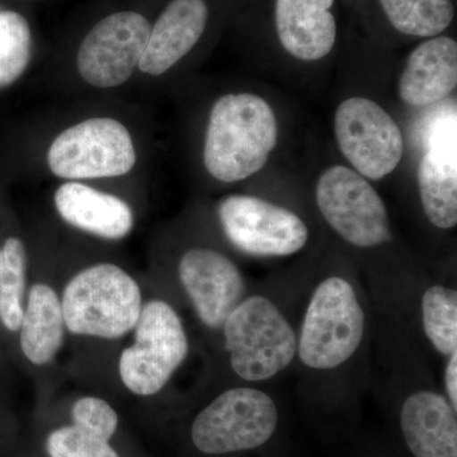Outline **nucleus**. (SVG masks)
Instances as JSON below:
<instances>
[{"instance_id": "nucleus-1", "label": "nucleus", "mask_w": 457, "mask_h": 457, "mask_svg": "<svg viewBox=\"0 0 457 457\" xmlns=\"http://www.w3.org/2000/svg\"><path fill=\"white\" fill-rule=\"evenodd\" d=\"M371 308L362 286L328 273L311 286L297 324L296 365L311 385L332 386L365 359Z\"/></svg>"}, {"instance_id": "nucleus-2", "label": "nucleus", "mask_w": 457, "mask_h": 457, "mask_svg": "<svg viewBox=\"0 0 457 457\" xmlns=\"http://www.w3.org/2000/svg\"><path fill=\"white\" fill-rule=\"evenodd\" d=\"M220 330L230 368L245 384L262 386L296 363L297 326L272 295L246 294Z\"/></svg>"}, {"instance_id": "nucleus-3", "label": "nucleus", "mask_w": 457, "mask_h": 457, "mask_svg": "<svg viewBox=\"0 0 457 457\" xmlns=\"http://www.w3.org/2000/svg\"><path fill=\"white\" fill-rule=\"evenodd\" d=\"M278 141L275 112L252 93L222 96L213 104L204 161L213 179L239 182L258 173Z\"/></svg>"}, {"instance_id": "nucleus-4", "label": "nucleus", "mask_w": 457, "mask_h": 457, "mask_svg": "<svg viewBox=\"0 0 457 457\" xmlns=\"http://www.w3.org/2000/svg\"><path fill=\"white\" fill-rule=\"evenodd\" d=\"M62 308L69 332L117 339L137 326L143 295L128 272L114 264L101 263L83 270L69 281Z\"/></svg>"}, {"instance_id": "nucleus-5", "label": "nucleus", "mask_w": 457, "mask_h": 457, "mask_svg": "<svg viewBox=\"0 0 457 457\" xmlns=\"http://www.w3.org/2000/svg\"><path fill=\"white\" fill-rule=\"evenodd\" d=\"M281 420L272 394L257 385L228 387L213 398L191 426L194 446L204 455L249 453L266 446Z\"/></svg>"}, {"instance_id": "nucleus-6", "label": "nucleus", "mask_w": 457, "mask_h": 457, "mask_svg": "<svg viewBox=\"0 0 457 457\" xmlns=\"http://www.w3.org/2000/svg\"><path fill=\"white\" fill-rule=\"evenodd\" d=\"M134 329L135 342L120 357V378L132 394L155 395L187 360V332L179 312L164 300L143 305Z\"/></svg>"}, {"instance_id": "nucleus-7", "label": "nucleus", "mask_w": 457, "mask_h": 457, "mask_svg": "<svg viewBox=\"0 0 457 457\" xmlns=\"http://www.w3.org/2000/svg\"><path fill=\"white\" fill-rule=\"evenodd\" d=\"M315 196L324 220L348 245L372 251L392 243L383 198L357 171L343 165L329 168L319 179Z\"/></svg>"}, {"instance_id": "nucleus-8", "label": "nucleus", "mask_w": 457, "mask_h": 457, "mask_svg": "<svg viewBox=\"0 0 457 457\" xmlns=\"http://www.w3.org/2000/svg\"><path fill=\"white\" fill-rule=\"evenodd\" d=\"M50 170L66 179L123 176L137 163L130 132L112 119H90L62 131L51 144Z\"/></svg>"}, {"instance_id": "nucleus-9", "label": "nucleus", "mask_w": 457, "mask_h": 457, "mask_svg": "<svg viewBox=\"0 0 457 457\" xmlns=\"http://www.w3.org/2000/svg\"><path fill=\"white\" fill-rule=\"evenodd\" d=\"M219 219L228 242L251 257H290L309 242V228L299 215L261 197L224 198Z\"/></svg>"}, {"instance_id": "nucleus-10", "label": "nucleus", "mask_w": 457, "mask_h": 457, "mask_svg": "<svg viewBox=\"0 0 457 457\" xmlns=\"http://www.w3.org/2000/svg\"><path fill=\"white\" fill-rule=\"evenodd\" d=\"M335 129L343 155L366 179H384L402 161V131L392 116L371 99L353 97L342 102L336 112Z\"/></svg>"}, {"instance_id": "nucleus-11", "label": "nucleus", "mask_w": 457, "mask_h": 457, "mask_svg": "<svg viewBox=\"0 0 457 457\" xmlns=\"http://www.w3.org/2000/svg\"><path fill=\"white\" fill-rule=\"evenodd\" d=\"M402 375L398 386V423L413 457H457V411L427 370Z\"/></svg>"}, {"instance_id": "nucleus-12", "label": "nucleus", "mask_w": 457, "mask_h": 457, "mask_svg": "<svg viewBox=\"0 0 457 457\" xmlns=\"http://www.w3.org/2000/svg\"><path fill=\"white\" fill-rule=\"evenodd\" d=\"M149 20L135 11L110 14L93 27L78 51V71L87 83L112 88L125 83L149 40Z\"/></svg>"}, {"instance_id": "nucleus-13", "label": "nucleus", "mask_w": 457, "mask_h": 457, "mask_svg": "<svg viewBox=\"0 0 457 457\" xmlns=\"http://www.w3.org/2000/svg\"><path fill=\"white\" fill-rule=\"evenodd\" d=\"M179 278L198 320L209 329H221L225 319L248 294L245 276L220 252L188 249L180 258Z\"/></svg>"}, {"instance_id": "nucleus-14", "label": "nucleus", "mask_w": 457, "mask_h": 457, "mask_svg": "<svg viewBox=\"0 0 457 457\" xmlns=\"http://www.w3.org/2000/svg\"><path fill=\"white\" fill-rule=\"evenodd\" d=\"M418 187L423 212L433 227L450 230L457 225L455 121L438 123L429 149L418 167Z\"/></svg>"}, {"instance_id": "nucleus-15", "label": "nucleus", "mask_w": 457, "mask_h": 457, "mask_svg": "<svg viewBox=\"0 0 457 457\" xmlns=\"http://www.w3.org/2000/svg\"><path fill=\"white\" fill-rule=\"evenodd\" d=\"M209 21L204 0H171L150 29L140 71L162 75L196 46Z\"/></svg>"}, {"instance_id": "nucleus-16", "label": "nucleus", "mask_w": 457, "mask_h": 457, "mask_svg": "<svg viewBox=\"0 0 457 457\" xmlns=\"http://www.w3.org/2000/svg\"><path fill=\"white\" fill-rule=\"evenodd\" d=\"M335 0H276V29L282 47L296 59L317 62L336 44Z\"/></svg>"}, {"instance_id": "nucleus-17", "label": "nucleus", "mask_w": 457, "mask_h": 457, "mask_svg": "<svg viewBox=\"0 0 457 457\" xmlns=\"http://www.w3.org/2000/svg\"><path fill=\"white\" fill-rule=\"evenodd\" d=\"M457 86V44L450 37L423 42L409 56L399 80V96L411 106L436 104Z\"/></svg>"}, {"instance_id": "nucleus-18", "label": "nucleus", "mask_w": 457, "mask_h": 457, "mask_svg": "<svg viewBox=\"0 0 457 457\" xmlns=\"http://www.w3.org/2000/svg\"><path fill=\"white\" fill-rule=\"evenodd\" d=\"M55 207L68 224L104 239H121L134 227V215L125 201L82 183L60 186Z\"/></svg>"}, {"instance_id": "nucleus-19", "label": "nucleus", "mask_w": 457, "mask_h": 457, "mask_svg": "<svg viewBox=\"0 0 457 457\" xmlns=\"http://www.w3.org/2000/svg\"><path fill=\"white\" fill-rule=\"evenodd\" d=\"M64 314L62 300L46 284H36L29 290L22 324L21 350L36 366L49 363L64 342Z\"/></svg>"}, {"instance_id": "nucleus-20", "label": "nucleus", "mask_w": 457, "mask_h": 457, "mask_svg": "<svg viewBox=\"0 0 457 457\" xmlns=\"http://www.w3.org/2000/svg\"><path fill=\"white\" fill-rule=\"evenodd\" d=\"M416 295L420 336L442 360L457 352V288L455 284H420Z\"/></svg>"}, {"instance_id": "nucleus-21", "label": "nucleus", "mask_w": 457, "mask_h": 457, "mask_svg": "<svg viewBox=\"0 0 457 457\" xmlns=\"http://www.w3.org/2000/svg\"><path fill=\"white\" fill-rule=\"evenodd\" d=\"M387 20L404 35L433 37L453 22L451 0H380Z\"/></svg>"}, {"instance_id": "nucleus-22", "label": "nucleus", "mask_w": 457, "mask_h": 457, "mask_svg": "<svg viewBox=\"0 0 457 457\" xmlns=\"http://www.w3.org/2000/svg\"><path fill=\"white\" fill-rule=\"evenodd\" d=\"M25 287V245L18 237H9L0 249V318L12 332L22 324Z\"/></svg>"}, {"instance_id": "nucleus-23", "label": "nucleus", "mask_w": 457, "mask_h": 457, "mask_svg": "<svg viewBox=\"0 0 457 457\" xmlns=\"http://www.w3.org/2000/svg\"><path fill=\"white\" fill-rule=\"evenodd\" d=\"M29 22L14 11L0 12V87L16 82L31 59Z\"/></svg>"}, {"instance_id": "nucleus-24", "label": "nucleus", "mask_w": 457, "mask_h": 457, "mask_svg": "<svg viewBox=\"0 0 457 457\" xmlns=\"http://www.w3.org/2000/svg\"><path fill=\"white\" fill-rule=\"evenodd\" d=\"M112 437L101 429L73 423L51 432L46 449L50 457H120L111 446Z\"/></svg>"}, {"instance_id": "nucleus-25", "label": "nucleus", "mask_w": 457, "mask_h": 457, "mask_svg": "<svg viewBox=\"0 0 457 457\" xmlns=\"http://www.w3.org/2000/svg\"><path fill=\"white\" fill-rule=\"evenodd\" d=\"M73 423L93 427L114 436L119 427V416L116 411L97 396H84L75 402L71 409Z\"/></svg>"}, {"instance_id": "nucleus-26", "label": "nucleus", "mask_w": 457, "mask_h": 457, "mask_svg": "<svg viewBox=\"0 0 457 457\" xmlns=\"http://www.w3.org/2000/svg\"><path fill=\"white\" fill-rule=\"evenodd\" d=\"M441 389L450 404L457 411V352L444 360Z\"/></svg>"}]
</instances>
